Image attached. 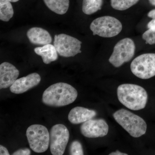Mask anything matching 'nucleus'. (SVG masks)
I'll return each mask as SVG.
<instances>
[{
  "instance_id": "nucleus-1",
  "label": "nucleus",
  "mask_w": 155,
  "mask_h": 155,
  "mask_svg": "<svg viewBox=\"0 0 155 155\" xmlns=\"http://www.w3.org/2000/svg\"><path fill=\"white\" fill-rule=\"evenodd\" d=\"M77 97V90L72 85L59 82L51 85L45 91L42 101L47 106L61 107L74 102Z\"/></svg>"
},
{
  "instance_id": "nucleus-2",
  "label": "nucleus",
  "mask_w": 155,
  "mask_h": 155,
  "mask_svg": "<svg viewBox=\"0 0 155 155\" xmlns=\"http://www.w3.org/2000/svg\"><path fill=\"white\" fill-rule=\"evenodd\" d=\"M117 96L122 104L132 110L144 109L148 100V94L144 88L137 84H125L117 88Z\"/></svg>"
},
{
  "instance_id": "nucleus-3",
  "label": "nucleus",
  "mask_w": 155,
  "mask_h": 155,
  "mask_svg": "<svg viewBox=\"0 0 155 155\" xmlns=\"http://www.w3.org/2000/svg\"><path fill=\"white\" fill-rule=\"evenodd\" d=\"M113 117L117 123L134 137H140L146 132L145 121L130 111L121 109L115 112Z\"/></svg>"
},
{
  "instance_id": "nucleus-4",
  "label": "nucleus",
  "mask_w": 155,
  "mask_h": 155,
  "mask_svg": "<svg viewBox=\"0 0 155 155\" xmlns=\"http://www.w3.org/2000/svg\"><path fill=\"white\" fill-rule=\"evenodd\" d=\"M122 23L118 19L110 16L98 17L92 22L90 29L94 35L112 38L118 35L122 30Z\"/></svg>"
},
{
  "instance_id": "nucleus-5",
  "label": "nucleus",
  "mask_w": 155,
  "mask_h": 155,
  "mask_svg": "<svg viewBox=\"0 0 155 155\" xmlns=\"http://www.w3.org/2000/svg\"><path fill=\"white\" fill-rule=\"evenodd\" d=\"M26 137L30 148L35 152L47 150L50 144V133L47 127L41 125H31L27 128Z\"/></svg>"
},
{
  "instance_id": "nucleus-6",
  "label": "nucleus",
  "mask_w": 155,
  "mask_h": 155,
  "mask_svg": "<svg viewBox=\"0 0 155 155\" xmlns=\"http://www.w3.org/2000/svg\"><path fill=\"white\" fill-rule=\"evenodd\" d=\"M134 75L143 79H149L155 76V54L147 53L136 58L130 64Z\"/></svg>"
},
{
  "instance_id": "nucleus-7",
  "label": "nucleus",
  "mask_w": 155,
  "mask_h": 155,
  "mask_svg": "<svg viewBox=\"0 0 155 155\" xmlns=\"http://www.w3.org/2000/svg\"><path fill=\"white\" fill-rule=\"evenodd\" d=\"M135 48V44L131 39H122L115 45L113 53L109 58V62L114 67H121L132 59Z\"/></svg>"
},
{
  "instance_id": "nucleus-8",
  "label": "nucleus",
  "mask_w": 155,
  "mask_h": 155,
  "mask_svg": "<svg viewBox=\"0 0 155 155\" xmlns=\"http://www.w3.org/2000/svg\"><path fill=\"white\" fill-rule=\"evenodd\" d=\"M82 42L79 40L65 34L56 35L54 38V45L61 57H74L81 52Z\"/></svg>"
},
{
  "instance_id": "nucleus-9",
  "label": "nucleus",
  "mask_w": 155,
  "mask_h": 155,
  "mask_svg": "<svg viewBox=\"0 0 155 155\" xmlns=\"http://www.w3.org/2000/svg\"><path fill=\"white\" fill-rule=\"evenodd\" d=\"M69 138V131L65 125L61 124L54 125L50 132L49 145L52 154H64Z\"/></svg>"
},
{
  "instance_id": "nucleus-10",
  "label": "nucleus",
  "mask_w": 155,
  "mask_h": 155,
  "mask_svg": "<svg viewBox=\"0 0 155 155\" xmlns=\"http://www.w3.org/2000/svg\"><path fill=\"white\" fill-rule=\"evenodd\" d=\"M81 134L88 138L104 137L107 134L109 126L103 119H91L80 127Z\"/></svg>"
},
{
  "instance_id": "nucleus-11",
  "label": "nucleus",
  "mask_w": 155,
  "mask_h": 155,
  "mask_svg": "<svg viewBox=\"0 0 155 155\" xmlns=\"http://www.w3.org/2000/svg\"><path fill=\"white\" fill-rule=\"evenodd\" d=\"M41 80V78L38 73H31L16 80L10 87V90L13 93L21 94L38 85Z\"/></svg>"
},
{
  "instance_id": "nucleus-12",
  "label": "nucleus",
  "mask_w": 155,
  "mask_h": 155,
  "mask_svg": "<svg viewBox=\"0 0 155 155\" xmlns=\"http://www.w3.org/2000/svg\"><path fill=\"white\" fill-rule=\"evenodd\" d=\"M19 72L15 66L8 62L0 65V88L10 87L19 77Z\"/></svg>"
},
{
  "instance_id": "nucleus-13",
  "label": "nucleus",
  "mask_w": 155,
  "mask_h": 155,
  "mask_svg": "<svg viewBox=\"0 0 155 155\" xmlns=\"http://www.w3.org/2000/svg\"><path fill=\"white\" fill-rule=\"evenodd\" d=\"M97 115L94 110L83 107H77L71 110L68 115V120L72 124H81L92 119Z\"/></svg>"
},
{
  "instance_id": "nucleus-14",
  "label": "nucleus",
  "mask_w": 155,
  "mask_h": 155,
  "mask_svg": "<svg viewBox=\"0 0 155 155\" xmlns=\"http://www.w3.org/2000/svg\"><path fill=\"white\" fill-rule=\"evenodd\" d=\"M26 35L31 43L34 45L49 44L52 41V38L48 31L40 27H33L28 29Z\"/></svg>"
},
{
  "instance_id": "nucleus-15",
  "label": "nucleus",
  "mask_w": 155,
  "mask_h": 155,
  "mask_svg": "<svg viewBox=\"0 0 155 155\" xmlns=\"http://www.w3.org/2000/svg\"><path fill=\"white\" fill-rule=\"evenodd\" d=\"M34 51L35 54L41 57L45 64H49L58 59V53L56 48L51 44L35 48Z\"/></svg>"
},
{
  "instance_id": "nucleus-16",
  "label": "nucleus",
  "mask_w": 155,
  "mask_h": 155,
  "mask_svg": "<svg viewBox=\"0 0 155 155\" xmlns=\"http://www.w3.org/2000/svg\"><path fill=\"white\" fill-rule=\"evenodd\" d=\"M46 5L53 12L59 15L66 14L69 9V0H43Z\"/></svg>"
},
{
  "instance_id": "nucleus-17",
  "label": "nucleus",
  "mask_w": 155,
  "mask_h": 155,
  "mask_svg": "<svg viewBox=\"0 0 155 155\" xmlns=\"http://www.w3.org/2000/svg\"><path fill=\"white\" fill-rule=\"evenodd\" d=\"M11 2L9 0H0V19L8 22L14 16V11Z\"/></svg>"
},
{
  "instance_id": "nucleus-18",
  "label": "nucleus",
  "mask_w": 155,
  "mask_h": 155,
  "mask_svg": "<svg viewBox=\"0 0 155 155\" xmlns=\"http://www.w3.org/2000/svg\"><path fill=\"white\" fill-rule=\"evenodd\" d=\"M103 0H83L82 11L87 15H91L101 9Z\"/></svg>"
},
{
  "instance_id": "nucleus-19",
  "label": "nucleus",
  "mask_w": 155,
  "mask_h": 155,
  "mask_svg": "<svg viewBox=\"0 0 155 155\" xmlns=\"http://www.w3.org/2000/svg\"><path fill=\"white\" fill-rule=\"evenodd\" d=\"M139 0H111L112 8L118 11L127 10L138 2Z\"/></svg>"
},
{
  "instance_id": "nucleus-20",
  "label": "nucleus",
  "mask_w": 155,
  "mask_h": 155,
  "mask_svg": "<svg viewBox=\"0 0 155 155\" xmlns=\"http://www.w3.org/2000/svg\"><path fill=\"white\" fill-rule=\"evenodd\" d=\"M142 38L147 44L153 45L155 44V25L149 28L142 35Z\"/></svg>"
},
{
  "instance_id": "nucleus-21",
  "label": "nucleus",
  "mask_w": 155,
  "mask_h": 155,
  "mask_svg": "<svg viewBox=\"0 0 155 155\" xmlns=\"http://www.w3.org/2000/svg\"><path fill=\"white\" fill-rule=\"evenodd\" d=\"M69 153L72 155H83L84 151L81 143L78 140L72 143L69 148Z\"/></svg>"
},
{
  "instance_id": "nucleus-22",
  "label": "nucleus",
  "mask_w": 155,
  "mask_h": 155,
  "mask_svg": "<svg viewBox=\"0 0 155 155\" xmlns=\"http://www.w3.org/2000/svg\"><path fill=\"white\" fill-rule=\"evenodd\" d=\"M148 17L152 19L147 24V28H150L155 25V9L151 10L147 14Z\"/></svg>"
},
{
  "instance_id": "nucleus-23",
  "label": "nucleus",
  "mask_w": 155,
  "mask_h": 155,
  "mask_svg": "<svg viewBox=\"0 0 155 155\" xmlns=\"http://www.w3.org/2000/svg\"><path fill=\"white\" fill-rule=\"evenodd\" d=\"M31 154V151L27 148L20 149L14 152L13 155H29Z\"/></svg>"
},
{
  "instance_id": "nucleus-24",
  "label": "nucleus",
  "mask_w": 155,
  "mask_h": 155,
  "mask_svg": "<svg viewBox=\"0 0 155 155\" xmlns=\"http://www.w3.org/2000/svg\"><path fill=\"white\" fill-rule=\"evenodd\" d=\"M0 155H9L8 151L7 149L3 146H0Z\"/></svg>"
},
{
  "instance_id": "nucleus-25",
  "label": "nucleus",
  "mask_w": 155,
  "mask_h": 155,
  "mask_svg": "<svg viewBox=\"0 0 155 155\" xmlns=\"http://www.w3.org/2000/svg\"><path fill=\"white\" fill-rule=\"evenodd\" d=\"M110 155H127V154L125 153H123L120 152L118 150H117L116 151L112 152L109 154Z\"/></svg>"
},
{
  "instance_id": "nucleus-26",
  "label": "nucleus",
  "mask_w": 155,
  "mask_h": 155,
  "mask_svg": "<svg viewBox=\"0 0 155 155\" xmlns=\"http://www.w3.org/2000/svg\"><path fill=\"white\" fill-rule=\"evenodd\" d=\"M149 1L152 5L155 6V0H149Z\"/></svg>"
},
{
  "instance_id": "nucleus-27",
  "label": "nucleus",
  "mask_w": 155,
  "mask_h": 155,
  "mask_svg": "<svg viewBox=\"0 0 155 155\" xmlns=\"http://www.w3.org/2000/svg\"><path fill=\"white\" fill-rule=\"evenodd\" d=\"M10 2H18L19 0H9Z\"/></svg>"
}]
</instances>
